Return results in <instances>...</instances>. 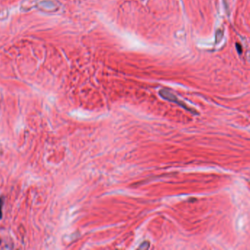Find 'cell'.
I'll return each instance as SVG.
<instances>
[{
  "label": "cell",
  "mask_w": 250,
  "mask_h": 250,
  "mask_svg": "<svg viewBox=\"0 0 250 250\" xmlns=\"http://www.w3.org/2000/svg\"><path fill=\"white\" fill-rule=\"evenodd\" d=\"M159 95H160L163 99H165V100L171 101V102L177 103L178 104L181 105V106L183 107H184L186 110L191 111L189 108H188L187 106H186L185 104H183V103L180 102V101H178L175 95L173 93H171L170 91H169V90H161L160 91H159Z\"/></svg>",
  "instance_id": "6da1fadb"
},
{
  "label": "cell",
  "mask_w": 250,
  "mask_h": 250,
  "mask_svg": "<svg viewBox=\"0 0 250 250\" xmlns=\"http://www.w3.org/2000/svg\"><path fill=\"white\" fill-rule=\"evenodd\" d=\"M216 42L217 43H219V41L221 40V38H222V36H223V33L221 31V30H218L217 32V34H216Z\"/></svg>",
  "instance_id": "7a4b0ae2"
},
{
  "label": "cell",
  "mask_w": 250,
  "mask_h": 250,
  "mask_svg": "<svg viewBox=\"0 0 250 250\" xmlns=\"http://www.w3.org/2000/svg\"><path fill=\"white\" fill-rule=\"evenodd\" d=\"M149 246H150L149 243H148V242H147V241H145V242H144V243H142V244H141V246L140 247H139V249H148V248H149Z\"/></svg>",
  "instance_id": "3957f363"
},
{
  "label": "cell",
  "mask_w": 250,
  "mask_h": 250,
  "mask_svg": "<svg viewBox=\"0 0 250 250\" xmlns=\"http://www.w3.org/2000/svg\"><path fill=\"white\" fill-rule=\"evenodd\" d=\"M3 202H4V198L3 197H1L0 198V219H2V206H3Z\"/></svg>",
  "instance_id": "277c9868"
},
{
  "label": "cell",
  "mask_w": 250,
  "mask_h": 250,
  "mask_svg": "<svg viewBox=\"0 0 250 250\" xmlns=\"http://www.w3.org/2000/svg\"><path fill=\"white\" fill-rule=\"evenodd\" d=\"M236 47H237V50H238V53H239V54H241V52H242V49H241V46H240V44H236Z\"/></svg>",
  "instance_id": "5b68a950"
}]
</instances>
